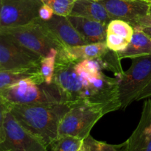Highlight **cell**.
I'll return each mask as SVG.
<instances>
[{"instance_id":"d6986e66","label":"cell","mask_w":151,"mask_h":151,"mask_svg":"<svg viewBox=\"0 0 151 151\" xmlns=\"http://www.w3.org/2000/svg\"><path fill=\"white\" fill-rule=\"evenodd\" d=\"M82 149L84 151H128L127 141L120 145H110L98 141L91 135L84 139Z\"/></svg>"},{"instance_id":"484cf974","label":"cell","mask_w":151,"mask_h":151,"mask_svg":"<svg viewBox=\"0 0 151 151\" xmlns=\"http://www.w3.org/2000/svg\"><path fill=\"white\" fill-rule=\"evenodd\" d=\"M148 98H151V81L145 87V88L142 91V92L140 93L137 101H139V100H146V99Z\"/></svg>"},{"instance_id":"44dd1931","label":"cell","mask_w":151,"mask_h":151,"mask_svg":"<svg viewBox=\"0 0 151 151\" xmlns=\"http://www.w3.org/2000/svg\"><path fill=\"white\" fill-rule=\"evenodd\" d=\"M58 52L52 53L47 57L41 58L40 63V71L44 77V82L47 84H51L53 82L54 78L55 60Z\"/></svg>"},{"instance_id":"7402d4cb","label":"cell","mask_w":151,"mask_h":151,"mask_svg":"<svg viewBox=\"0 0 151 151\" xmlns=\"http://www.w3.org/2000/svg\"><path fill=\"white\" fill-rule=\"evenodd\" d=\"M44 4L51 7L54 13L60 16H68L70 15L75 0H41Z\"/></svg>"},{"instance_id":"30bf717a","label":"cell","mask_w":151,"mask_h":151,"mask_svg":"<svg viewBox=\"0 0 151 151\" xmlns=\"http://www.w3.org/2000/svg\"><path fill=\"white\" fill-rule=\"evenodd\" d=\"M107 10L111 20L127 22L139 28L148 13L150 4L145 0H100Z\"/></svg>"},{"instance_id":"d4e9b609","label":"cell","mask_w":151,"mask_h":151,"mask_svg":"<svg viewBox=\"0 0 151 151\" xmlns=\"http://www.w3.org/2000/svg\"><path fill=\"white\" fill-rule=\"evenodd\" d=\"M54 14L52 9L47 4H43L39 10V18L43 20H49Z\"/></svg>"},{"instance_id":"cb8c5ba5","label":"cell","mask_w":151,"mask_h":151,"mask_svg":"<svg viewBox=\"0 0 151 151\" xmlns=\"http://www.w3.org/2000/svg\"><path fill=\"white\" fill-rule=\"evenodd\" d=\"M135 29H140L151 38V4L150 6L148 13L145 16L144 20L142 21L139 27L135 28Z\"/></svg>"},{"instance_id":"83f0119b","label":"cell","mask_w":151,"mask_h":151,"mask_svg":"<svg viewBox=\"0 0 151 151\" xmlns=\"http://www.w3.org/2000/svg\"><path fill=\"white\" fill-rule=\"evenodd\" d=\"M1 0H0V13H1Z\"/></svg>"},{"instance_id":"9c48e42d","label":"cell","mask_w":151,"mask_h":151,"mask_svg":"<svg viewBox=\"0 0 151 151\" xmlns=\"http://www.w3.org/2000/svg\"><path fill=\"white\" fill-rule=\"evenodd\" d=\"M41 0H1L0 29L27 24L39 18Z\"/></svg>"},{"instance_id":"ac0fdd59","label":"cell","mask_w":151,"mask_h":151,"mask_svg":"<svg viewBox=\"0 0 151 151\" xmlns=\"http://www.w3.org/2000/svg\"><path fill=\"white\" fill-rule=\"evenodd\" d=\"M26 79L32 80L38 83L44 82L40 67L3 70L0 71V91Z\"/></svg>"},{"instance_id":"277c9868","label":"cell","mask_w":151,"mask_h":151,"mask_svg":"<svg viewBox=\"0 0 151 151\" xmlns=\"http://www.w3.org/2000/svg\"><path fill=\"white\" fill-rule=\"evenodd\" d=\"M0 32L11 37L26 48L38 53L42 58L58 52L63 46L36 19L33 22L15 27L1 28Z\"/></svg>"},{"instance_id":"4316f807","label":"cell","mask_w":151,"mask_h":151,"mask_svg":"<svg viewBox=\"0 0 151 151\" xmlns=\"http://www.w3.org/2000/svg\"><path fill=\"white\" fill-rule=\"evenodd\" d=\"M145 132L147 133V134H151V122L145 127Z\"/></svg>"},{"instance_id":"e0dca14e","label":"cell","mask_w":151,"mask_h":151,"mask_svg":"<svg viewBox=\"0 0 151 151\" xmlns=\"http://www.w3.org/2000/svg\"><path fill=\"white\" fill-rule=\"evenodd\" d=\"M117 53L120 60L151 55V38L140 29H134V35L126 48Z\"/></svg>"},{"instance_id":"ffe728a7","label":"cell","mask_w":151,"mask_h":151,"mask_svg":"<svg viewBox=\"0 0 151 151\" xmlns=\"http://www.w3.org/2000/svg\"><path fill=\"white\" fill-rule=\"evenodd\" d=\"M83 140L72 136H60L50 145L51 151H80Z\"/></svg>"},{"instance_id":"6da1fadb","label":"cell","mask_w":151,"mask_h":151,"mask_svg":"<svg viewBox=\"0 0 151 151\" xmlns=\"http://www.w3.org/2000/svg\"><path fill=\"white\" fill-rule=\"evenodd\" d=\"M53 82L60 88L65 103L70 107L81 104L101 105L114 111L121 109L119 81L103 72L90 74L75 62L58 52Z\"/></svg>"},{"instance_id":"f1b7e54d","label":"cell","mask_w":151,"mask_h":151,"mask_svg":"<svg viewBox=\"0 0 151 151\" xmlns=\"http://www.w3.org/2000/svg\"><path fill=\"white\" fill-rule=\"evenodd\" d=\"M145 1H147V2H148L150 4H151V0H145Z\"/></svg>"},{"instance_id":"8992f818","label":"cell","mask_w":151,"mask_h":151,"mask_svg":"<svg viewBox=\"0 0 151 151\" xmlns=\"http://www.w3.org/2000/svg\"><path fill=\"white\" fill-rule=\"evenodd\" d=\"M119 81V100L121 109L125 110L151 81V55L132 59L129 69L124 72Z\"/></svg>"},{"instance_id":"3957f363","label":"cell","mask_w":151,"mask_h":151,"mask_svg":"<svg viewBox=\"0 0 151 151\" xmlns=\"http://www.w3.org/2000/svg\"><path fill=\"white\" fill-rule=\"evenodd\" d=\"M0 97L9 105H52L65 103L60 88L54 82H35L26 79L0 91Z\"/></svg>"},{"instance_id":"7c38bea8","label":"cell","mask_w":151,"mask_h":151,"mask_svg":"<svg viewBox=\"0 0 151 151\" xmlns=\"http://www.w3.org/2000/svg\"><path fill=\"white\" fill-rule=\"evenodd\" d=\"M151 122V98L146 99L143 105L138 125L127 140L128 151H151V134L145 128Z\"/></svg>"},{"instance_id":"52a82bcc","label":"cell","mask_w":151,"mask_h":151,"mask_svg":"<svg viewBox=\"0 0 151 151\" xmlns=\"http://www.w3.org/2000/svg\"><path fill=\"white\" fill-rule=\"evenodd\" d=\"M42 57L0 32V71L40 67Z\"/></svg>"},{"instance_id":"5b68a950","label":"cell","mask_w":151,"mask_h":151,"mask_svg":"<svg viewBox=\"0 0 151 151\" xmlns=\"http://www.w3.org/2000/svg\"><path fill=\"white\" fill-rule=\"evenodd\" d=\"M113 111L111 108L101 105L72 106L60 122L58 137L72 136L83 140L90 135L93 127L105 114Z\"/></svg>"},{"instance_id":"8fae6325","label":"cell","mask_w":151,"mask_h":151,"mask_svg":"<svg viewBox=\"0 0 151 151\" xmlns=\"http://www.w3.org/2000/svg\"><path fill=\"white\" fill-rule=\"evenodd\" d=\"M38 19L64 47L87 44L72 26L67 16L54 14L49 20H43L40 18Z\"/></svg>"},{"instance_id":"603a6c76","label":"cell","mask_w":151,"mask_h":151,"mask_svg":"<svg viewBox=\"0 0 151 151\" xmlns=\"http://www.w3.org/2000/svg\"><path fill=\"white\" fill-rule=\"evenodd\" d=\"M9 110V104L0 97V143L2 142L5 138L4 121L6 114Z\"/></svg>"},{"instance_id":"2e32d148","label":"cell","mask_w":151,"mask_h":151,"mask_svg":"<svg viewBox=\"0 0 151 151\" xmlns=\"http://www.w3.org/2000/svg\"><path fill=\"white\" fill-rule=\"evenodd\" d=\"M109 51L106 42L87 44L75 47H65L60 50L68 59L78 63L88 59L103 57Z\"/></svg>"},{"instance_id":"5bb4252c","label":"cell","mask_w":151,"mask_h":151,"mask_svg":"<svg viewBox=\"0 0 151 151\" xmlns=\"http://www.w3.org/2000/svg\"><path fill=\"white\" fill-rule=\"evenodd\" d=\"M67 18L87 44L106 42L108 24L79 16H68Z\"/></svg>"},{"instance_id":"f546056e","label":"cell","mask_w":151,"mask_h":151,"mask_svg":"<svg viewBox=\"0 0 151 151\" xmlns=\"http://www.w3.org/2000/svg\"><path fill=\"white\" fill-rule=\"evenodd\" d=\"M80 151H84V150H83V149H82V148H81V150H80Z\"/></svg>"},{"instance_id":"7a4b0ae2","label":"cell","mask_w":151,"mask_h":151,"mask_svg":"<svg viewBox=\"0 0 151 151\" xmlns=\"http://www.w3.org/2000/svg\"><path fill=\"white\" fill-rule=\"evenodd\" d=\"M70 108L66 103L9 105L10 111L19 123L47 147L58 137L60 122Z\"/></svg>"},{"instance_id":"9a60e30c","label":"cell","mask_w":151,"mask_h":151,"mask_svg":"<svg viewBox=\"0 0 151 151\" xmlns=\"http://www.w3.org/2000/svg\"><path fill=\"white\" fill-rule=\"evenodd\" d=\"M69 16L83 17L106 24L111 21L100 0H75Z\"/></svg>"},{"instance_id":"ba28073f","label":"cell","mask_w":151,"mask_h":151,"mask_svg":"<svg viewBox=\"0 0 151 151\" xmlns=\"http://www.w3.org/2000/svg\"><path fill=\"white\" fill-rule=\"evenodd\" d=\"M5 138L0 143V151H47L41 140L24 128L10 110L4 121Z\"/></svg>"},{"instance_id":"4fadbf2b","label":"cell","mask_w":151,"mask_h":151,"mask_svg":"<svg viewBox=\"0 0 151 151\" xmlns=\"http://www.w3.org/2000/svg\"><path fill=\"white\" fill-rule=\"evenodd\" d=\"M134 28L127 22L113 19L108 24L106 43L108 48L115 52L125 50L131 41Z\"/></svg>"}]
</instances>
